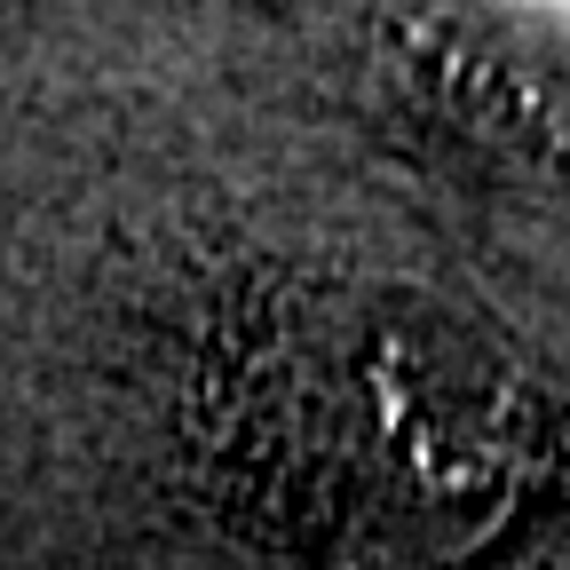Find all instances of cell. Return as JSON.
Returning a JSON list of instances; mask_svg holds the SVG:
<instances>
[{
	"label": "cell",
	"mask_w": 570,
	"mask_h": 570,
	"mask_svg": "<svg viewBox=\"0 0 570 570\" xmlns=\"http://www.w3.org/2000/svg\"><path fill=\"white\" fill-rule=\"evenodd\" d=\"M246 452L302 523H341L396 562L468 554L531 491L515 373L428 309L309 302L246 365Z\"/></svg>",
	"instance_id": "6da1fadb"
}]
</instances>
